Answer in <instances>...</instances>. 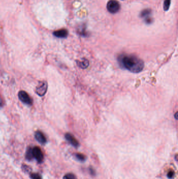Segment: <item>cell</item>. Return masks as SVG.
<instances>
[{
	"label": "cell",
	"mask_w": 178,
	"mask_h": 179,
	"mask_svg": "<svg viewBox=\"0 0 178 179\" xmlns=\"http://www.w3.org/2000/svg\"><path fill=\"white\" fill-rule=\"evenodd\" d=\"M22 169L24 171H26V172H29V170H30V167L28 166H26V165H24V166H22Z\"/></svg>",
	"instance_id": "e0dca14e"
},
{
	"label": "cell",
	"mask_w": 178,
	"mask_h": 179,
	"mask_svg": "<svg viewBox=\"0 0 178 179\" xmlns=\"http://www.w3.org/2000/svg\"><path fill=\"white\" fill-rule=\"evenodd\" d=\"M76 158L78 160V161L83 162L85 161L86 157L84 154H75Z\"/></svg>",
	"instance_id": "4fadbf2b"
},
{
	"label": "cell",
	"mask_w": 178,
	"mask_h": 179,
	"mask_svg": "<svg viewBox=\"0 0 178 179\" xmlns=\"http://www.w3.org/2000/svg\"><path fill=\"white\" fill-rule=\"evenodd\" d=\"M3 100L2 98H1V97L0 96V108H2L3 106Z\"/></svg>",
	"instance_id": "ac0fdd59"
},
{
	"label": "cell",
	"mask_w": 178,
	"mask_h": 179,
	"mask_svg": "<svg viewBox=\"0 0 178 179\" xmlns=\"http://www.w3.org/2000/svg\"><path fill=\"white\" fill-rule=\"evenodd\" d=\"M32 153L33 158L36 159L38 163H42L44 157L41 149L39 147H34L32 148Z\"/></svg>",
	"instance_id": "5b68a950"
},
{
	"label": "cell",
	"mask_w": 178,
	"mask_h": 179,
	"mask_svg": "<svg viewBox=\"0 0 178 179\" xmlns=\"http://www.w3.org/2000/svg\"><path fill=\"white\" fill-rule=\"evenodd\" d=\"M89 65V62L87 60H85L84 61H81L80 63H79L78 65L82 68H87Z\"/></svg>",
	"instance_id": "8fae6325"
},
{
	"label": "cell",
	"mask_w": 178,
	"mask_h": 179,
	"mask_svg": "<svg viewBox=\"0 0 178 179\" xmlns=\"http://www.w3.org/2000/svg\"><path fill=\"white\" fill-rule=\"evenodd\" d=\"M65 139H67V141H69V143H71L72 145L74 146V147L77 148L80 145L78 141L71 134H69V133L66 134L65 135Z\"/></svg>",
	"instance_id": "52a82bcc"
},
{
	"label": "cell",
	"mask_w": 178,
	"mask_h": 179,
	"mask_svg": "<svg viewBox=\"0 0 178 179\" xmlns=\"http://www.w3.org/2000/svg\"><path fill=\"white\" fill-rule=\"evenodd\" d=\"M18 98L21 102L28 105H31L33 103V100L29 94L24 91H20L18 94Z\"/></svg>",
	"instance_id": "3957f363"
},
{
	"label": "cell",
	"mask_w": 178,
	"mask_h": 179,
	"mask_svg": "<svg viewBox=\"0 0 178 179\" xmlns=\"http://www.w3.org/2000/svg\"><path fill=\"white\" fill-rule=\"evenodd\" d=\"M63 179H77V178L72 173H67L64 176Z\"/></svg>",
	"instance_id": "9a60e30c"
},
{
	"label": "cell",
	"mask_w": 178,
	"mask_h": 179,
	"mask_svg": "<svg viewBox=\"0 0 178 179\" xmlns=\"http://www.w3.org/2000/svg\"><path fill=\"white\" fill-rule=\"evenodd\" d=\"M177 113H176V119H178V118H177Z\"/></svg>",
	"instance_id": "d6986e66"
},
{
	"label": "cell",
	"mask_w": 178,
	"mask_h": 179,
	"mask_svg": "<svg viewBox=\"0 0 178 179\" xmlns=\"http://www.w3.org/2000/svg\"><path fill=\"white\" fill-rule=\"evenodd\" d=\"M174 172L173 171H169L167 175V177L169 179H172L174 177Z\"/></svg>",
	"instance_id": "2e32d148"
},
{
	"label": "cell",
	"mask_w": 178,
	"mask_h": 179,
	"mask_svg": "<svg viewBox=\"0 0 178 179\" xmlns=\"http://www.w3.org/2000/svg\"><path fill=\"white\" fill-rule=\"evenodd\" d=\"M108 11L112 14L117 13L120 9V5L116 0H110L107 5Z\"/></svg>",
	"instance_id": "7a4b0ae2"
},
{
	"label": "cell",
	"mask_w": 178,
	"mask_h": 179,
	"mask_svg": "<svg viewBox=\"0 0 178 179\" xmlns=\"http://www.w3.org/2000/svg\"><path fill=\"white\" fill-rule=\"evenodd\" d=\"M118 61L123 67L133 73H139L144 67V62L141 59L131 55H121Z\"/></svg>",
	"instance_id": "6da1fadb"
},
{
	"label": "cell",
	"mask_w": 178,
	"mask_h": 179,
	"mask_svg": "<svg viewBox=\"0 0 178 179\" xmlns=\"http://www.w3.org/2000/svg\"><path fill=\"white\" fill-rule=\"evenodd\" d=\"M54 35L58 38H66L68 36V31L65 29H60L54 32Z\"/></svg>",
	"instance_id": "9c48e42d"
},
{
	"label": "cell",
	"mask_w": 178,
	"mask_h": 179,
	"mask_svg": "<svg viewBox=\"0 0 178 179\" xmlns=\"http://www.w3.org/2000/svg\"><path fill=\"white\" fill-rule=\"evenodd\" d=\"M31 179H42L41 175L38 173H32L30 175Z\"/></svg>",
	"instance_id": "5bb4252c"
},
{
	"label": "cell",
	"mask_w": 178,
	"mask_h": 179,
	"mask_svg": "<svg viewBox=\"0 0 178 179\" xmlns=\"http://www.w3.org/2000/svg\"><path fill=\"white\" fill-rule=\"evenodd\" d=\"M25 157H26V159L28 161H31V160L33 159V153H32V148L31 147L27 148Z\"/></svg>",
	"instance_id": "30bf717a"
},
{
	"label": "cell",
	"mask_w": 178,
	"mask_h": 179,
	"mask_svg": "<svg viewBox=\"0 0 178 179\" xmlns=\"http://www.w3.org/2000/svg\"><path fill=\"white\" fill-rule=\"evenodd\" d=\"M48 83L46 81H40L37 86L35 92L39 96H43L47 93Z\"/></svg>",
	"instance_id": "277c9868"
},
{
	"label": "cell",
	"mask_w": 178,
	"mask_h": 179,
	"mask_svg": "<svg viewBox=\"0 0 178 179\" xmlns=\"http://www.w3.org/2000/svg\"><path fill=\"white\" fill-rule=\"evenodd\" d=\"M151 9H145L143 10L140 13V17L144 19L147 24H151L153 19L151 17Z\"/></svg>",
	"instance_id": "8992f818"
},
{
	"label": "cell",
	"mask_w": 178,
	"mask_h": 179,
	"mask_svg": "<svg viewBox=\"0 0 178 179\" xmlns=\"http://www.w3.org/2000/svg\"><path fill=\"white\" fill-rule=\"evenodd\" d=\"M35 137L37 141L39 142L41 144H45L47 142V139L45 137V135L43 134L40 131H37L35 134Z\"/></svg>",
	"instance_id": "ba28073f"
},
{
	"label": "cell",
	"mask_w": 178,
	"mask_h": 179,
	"mask_svg": "<svg viewBox=\"0 0 178 179\" xmlns=\"http://www.w3.org/2000/svg\"><path fill=\"white\" fill-rule=\"evenodd\" d=\"M170 3H171V0H164V9L166 11H167L169 9L170 5Z\"/></svg>",
	"instance_id": "7c38bea8"
}]
</instances>
